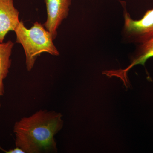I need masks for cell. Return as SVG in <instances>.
<instances>
[{"label": "cell", "instance_id": "obj_1", "mask_svg": "<svg viewBox=\"0 0 153 153\" xmlns=\"http://www.w3.org/2000/svg\"><path fill=\"white\" fill-rule=\"evenodd\" d=\"M60 113L40 110L15 123V144L25 153H57L55 136L62 129Z\"/></svg>", "mask_w": 153, "mask_h": 153}, {"label": "cell", "instance_id": "obj_2", "mask_svg": "<svg viewBox=\"0 0 153 153\" xmlns=\"http://www.w3.org/2000/svg\"><path fill=\"white\" fill-rule=\"evenodd\" d=\"M14 32L16 37V42L24 48L27 71L32 70L37 58L42 53L46 52L56 56L60 55L53 43L52 34L41 23L36 22L28 29L20 21Z\"/></svg>", "mask_w": 153, "mask_h": 153}, {"label": "cell", "instance_id": "obj_3", "mask_svg": "<svg viewBox=\"0 0 153 153\" xmlns=\"http://www.w3.org/2000/svg\"><path fill=\"white\" fill-rule=\"evenodd\" d=\"M124 33L131 41L140 44L153 38V9L147 11L141 19L134 20L124 11Z\"/></svg>", "mask_w": 153, "mask_h": 153}, {"label": "cell", "instance_id": "obj_4", "mask_svg": "<svg viewBox=\"0 0 153 153\" xmlns=\"http://www.w3.org/2000/svg\"><path fill=\"white\" fill-rule=\"evenodd\" d=\"M44 1L47 8V19L43 25L52 34L54 40L57 37L59 26L68 16L71 0Z\"/></svg>", "mask_w": 153, "mask_h": 153}, {"label": "cell", "instance_id": "obj_5", "mask_svg": "<svg viewBox=\"0 0 153 153\" xmlns=\"http://www.w3.org/2000/svg\"><path fill=\"white\" fill-rule=\"evenodd\" d=\"M140 44L133 60L129 66L125 69L105 71L103 72V74L109 77L114 76L120 78L126 87L127 86L128 82L127 74L129 70L138 64L144 66L146 61L153 57V38Z\"/></svg>", "mask_w": 153, "mask_h": 153}, {"label": "cell", "instance_id": "obj_6", "mask_svg": "<svg viewBox=\"0 0 153 153\" xmlns=\"http://www.w3.org/2000/svg\"><path fill=\"white\" fill-rule=\"evenodd\" d=\"M19 14L13 0H0V43L9 32L16 30L20 22Z\"/></svg>", "mask_w": 153, "mask_h": 153}, {"label": "cell", "instance_id": "obj_7", "mask_svg": "<svg viewBox=\"0 0 153 153\" xmlns=\"http://www.w3.org/2000/svg\"><path fill=\"white\" fill-rule=\"evenodd\" d=\"M14 46V43L11 41L0 43V97L4 94V80L7 76L11 67L10 57Z\"/></svg>", "mask_w": 153, "mask_h": 153}, {"label": "cell", "instance_id": "obj_8", "mask_svg": "<svg viewBox=\"0 0 153 153\" xmlns=\"http://www.w3.org/2000/svg\"><path fill=\"white\" fill-rule=\"evenodd\" d=\"M0 149H1V150L3 151V152L6 153H25L24 151L21 148L16 146V148H14V149L9 150L8 151L2 149L1 147H0Z\"/></svg>", "mask_w": 153, "mask_h": 153}]
</instances>
